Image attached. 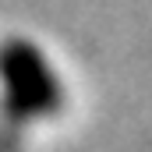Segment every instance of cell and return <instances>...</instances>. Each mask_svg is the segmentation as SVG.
<instances>
[{
    "instance_id": "cell-1",
    "label": "cell",
    "mask_w": 152,
    "mask_h": 152,
    "mask_svg": "<svg viewBox=\"0 0 152 152\" xmlns=\"http://www.w3.org/2000/svg\"><path fill=\"white\" fill-rule=\"evenodd\" d=\"M0 88L4 106L18 120H36L60 110L64 88L60 78L42 57V50L28 39H7L0 46Z\"/></svg>"
}]
</instances>
